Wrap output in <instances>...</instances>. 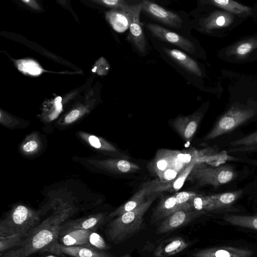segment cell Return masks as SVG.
Returning a JSON list of instances; mask_svg holds the SVG:
<instances>
[{"label":"cell","mask_w":257,"mask_h":257,"mask_svg":"<svg viewBox=\"0 0 257 257\" xmlns=\"http://www.w3.org/2000/svg\"><path fill=\"white\" fill-rule=\"evenodd\" d=\"M69 209L58 210L34 227L17 247L4 252L1 257H30L45 246L58 240L63 222L70 216Z\"/></svg>","instance_id":"6da1fadb"},{"label":"cell","mask_w":257,"mask_h":257,"mask_svg":"<svg viewBox=\"0 0 257 257\" xmlns=\"http://www.w3.org/2000/svg\"><path fill=\"white\" fill-rule=\"evenodd\" d=\"M158 194L148 197L135 209L127 211L107 225L105 231L107 239L113 243H119L139 231L144 222L145 213L157 198Z\"/></svg>","instance_id":"7a4b0ae2"},{"label":"cell","mask_w":257,"mask_h":257,"mask_svg":"<svg viewBox=\"0 0 257 257\" xmlns=\"http://www.w3.org/2000/svg\"><path fill=\"white\" fill-rule=\"evenodd\" d=\"M235 176L236 173L230 166L215 167L198 162L187 179L200 186L210 185L218 187L230 182Z\"/></svg>","instance_id":"3957f363"},{"label":"cell","mask_w":257,"mask_h":257,"mask_svg":"<svg viewBox=\"0 0 257 257\" xmlns=\"http://www.w3.org/2000/svg\"><path fill=\"white\" fill-rule=\"evenodd\" d=\"M38 216L23 205L14 208L0 223V237L28 233L39 222Z\"/></svg>","instance_id":"277c9868"},{"label":"cell","mask_w":257,"mask_h":257,"mask_svg":"<svg viewBox=\"0 0 257 257\" xmlns=\"http://www.w3.org/2000/svg\"><path fill=\"white\" fill-rule=\"evenodd\" d=\"M254 115L252 109L237 104H234L220 117L204 139L210 140L228 133L250 119Z\"/></svg>","instance_id":"5b68a950"},{"label":"cell","mask_w":257,"mask_h":257,"mask_svg":"<svg viewBox=\"0 0 257 257\" xmlns=\"http://www.w3.org/2000/svg\"><path fill=\"white\" fill-rule=\"evenodd\" d=\"M41 252H48L61 257H111L106 252L86 247L65 246L57 240L45 246Z\"/></svg>","instance_id":"8992f818"},{"label":"cell","mask_w":257,"mask_h":257,"mask_svg":"<svg viewBox=\"0 0 257 257\" xmlns=\"http://www.w3.org/2000/svg\"><path fill=\"white\" fill-rule=\"evenodd\" d=\"M142 11L156 21L169 27L180 28L183 23L179 15L168 11L157 4L145 0L140 3Z\"/></svg>","instance_id":"52a82bcc"},{"label":"cell","mask_w":257,"mask_h":257,"mask_svg":"<svg viewBox=\"0 0 257 257\" xmlns=\"http://www.w3.org/2000/svg\"><path fill=\"white\" fill-rule=\"evenodd\" d=\"M146 27L154 37L157 39L176 45L189 53H194V44L183 36L157 24H148Z\"/></svg>","instance_id":"ba28073f"},{"label":"cell","mask_w":257,"mask_h":257,"mask_svg":"<svg viewBox=\"0 0 257 257\" xmlns=\"http://www.w3.org/2000/svg\"><path fill=\"white\" fill-rule=\"evenodd\" d=\"M206 213L195 210H179L165 218L156 229L157 234L164 233L175 230Z\"/></svg>","instance_id":"9c48e42d"},{"label":"cell","mask_w":257,"mask_h":257,"mask_svg":"<svg viewBox=\"0 0 257 257\" xmlns=\"http://www.w3.org/2000/svg\"><path fill=\"white\" fill-rule=\"evenodd\" d=\"M138 4L129 5L119 10H113L106 14V18L112 27L118 33H123L129 29Z\"/></svg>","instance_id":"30bf717a"},{"label":"cell","mask_w":257,"mask_h":257,"mask_svg":"<svg viewBox=\"0 0 257 257\" xmlns=\"http://www.w3.org/2000/svg\"><path fill=\"white\" fill-rule=\"evenodd\" d=\"M203 114L195 112L188 116H180L172 122L173 126L182 138L188 141L195 134Z\"/></svg>","instance_id":"8fae6325"},{"label":"cell","mask_w":257,"mask_h":257,"mask_svg":"<svg viewBox=\"0 0 257 257\" xmlns=\"http://www.w3.org/2000/svg\"><path fill=\"white\" fill-rule=\"evenodd\" d=\"M104 221L103 214H98L67 222L61 226L59 237L76 230L90 229L95 231L103 223Z\"/></svg>","instance_id":"7c38bea8"},{"label":"cell","mask_w":257,"mask_h":257,"mask_svg":"<svg viewBox=\"0 0 257 257\" xmlns=\"http://www.w3.org/2000/svg\"><path fill=\"white\" fill-rule=\"evenodd\" d=\"M157 180L148 182L144 185L127 201L119 206L117 209L111 213V217L119 216L123 213L131 211L144 202L146 197L152 195V191L154 187L159 183Z\"/></svg>","instance_id":"4fadbf2b"},{"label":"cell","mask_w":257,"mask_h":257,"mask_svg":"<svg viewBox=\"0 0 257 257\" xmlns=\"http://www.w3.org/2000/svg\"><path fill=\"white\" fill-rule=\"evenodd\" d=\"M251 250L231 246L216 247L201 249L194 252L193 257H250Z\"/></svg>","instance_id":"5bb4252c"},{"label":"cell","mask_w":257,"mask_h":257,"mask_svg":"<svg viewBox=\"0 0 257 257\" xmlns=\"http://www.w3.org/2000/svg\"><path fill=\"white\" fill-rule=\"evenodd\" d=\"M141 11L142 6L139 3L128 29V38L140 53H144L146 50L147 42L140 23V15Z\"/></svg>","instance_id":"9a60e30c"},{"label":"cell","mask_w":257,"mask_h":257,"mask_svg":"<svg viewBox=\"0 0 257 257\" xmlns=\"http://www.w3.org/2000/svg\"><path fill=\"white\" fill-rule=\"evenodd\" d=\"M189 244L180 236H173L161 242L156 247L154 255L156 257H168L185 249Z\"/></svg>","instance_id":"2e32d148"},{"label":"cell","mask_w":257,"mask_h":257,"mask_svg":"<svg viewBox=\"0 0 257 257\" xmlns=\"http://www.w3.org/2000/svg\"><path fill=\"white\" fill-rule=\"evenodd\" d=\"M234 19V16L227 12L214 11L202 20V29L209 32L214 29L225 28L230 25Z\"/></svg>","instance_id":"e0dca14e"},{"label":"cell","mask_w":257,"mask_h":257,"mask_svg":"<svg viewBox=\"0 0 257 257\" xmlns=\"http://www.w3.org/2000/svg\"><path fill=\"white\" fill-rule=\"evenodd\" d=\"M164 52L174 62L186 71L197 76H201L202 71L197 63L182 51L164 48Z\"/></svg>","instance_id":"ac0fdd59"},{"label":"cell","mask_w":257,"mask_h":257,"mask_svg":"<svg viewBox=\"0 0 257 257\" xmlns=\"http://www.w3.org/2000/svg\"><path fill=\"white\" fill-rule=\"evenodd\" d=\"M175 166L184 168L175 163L172 150L163 149L158 151L155 158L149 164L148 167L150 171L158 176L168 168Z\"/></svg>","instance_id":"d6986e66"},{"label":"cell","mask_w":257,"mask_h":257,"mask_svg":"<svg viewBox=\"0 0 257 257\" xmlns=\"http://www.w3.org/2000/svg\"><path fill=\"white\" fill-rule=\"evenodd\" d=\"M183 210L177 203L175 195L162 198L153 212L151 218L152 223L164 219L172 213Z\"/></svg>","instance_id":"ffe728a7"},{"label":"cell","mask_w":257,"mask_h":257,"mask_svg":"<svg viewBox=\"0 0 257 257\" xmlns=\"http://www.w3.org/2000/svg\"><path fill=\"white\" fill-rule=\"evenodd\" d=\"M197 162L198 161H194L185 166L176 178L170 183L162 184L159 182L153 189L152 195L158 194L163 191L173 192L180 190Z\"/></svg>","instance_id":"44dd1931"},{"label":"cell","mask_w":257,"mask_h":257,"mask_svg":"<svg viewBox=\"0 0 257 257\" xmlns=\"http://www.w3.org/2000/svg\"><path fill=\"white\" fill-rule=\"evenodd\" d=\"M93 231L90 229L74 230L59 237L58 240L60 243L65 246H79L94 249L89 242V235Z\"/></svg>","instance_id":"7402d4cb"},{"label":"cell","mask_w":257,"mask_h":257,"mask_svg":"<svg viewBox=\"0 0 257 257\" xmlns=\"http://www.w3.org/2000/svg\"><path fill=\"white\" fill-rule=\"evenodd\" d=\"M210 3L224 10L229 13L239 16H247L251 14V9L231 0H211Z\"/></svg>","instance_id":"603a6c76"},{"label":"cell","mask_w":257,"mask_h":257,"mask_svg":"<svg viewBox=\"0 0 257 257\" xmlns=\"http://www.w3.org/2000/svg\"><path fill=\"white\" fill-rule=\"evenodd\" d=\"M189 204L192 209L204 212L219 211L212 195L197 194L190 201Z\"/></svg>","instance_id":"cb8c5ba5"},{"label":"cell","mask_w":257,"mask_h":257,"mask_svg":"<svg viewBox=\"0 0 257 257\" xmlns=\"http://www.w3.org/2000/svg\"><path fill=\"white\" fill-rule=\"evenodd\" d=\"M205 151H172V155L176 163L184 167L194 161L200 162L206 154Z\"/></svg>","instance_id":"d4e9b609"},{"label":"cell","mask_w":257,"mask_h":257,"mask_svg":"<svg viewBox=\"0 0 257 257\" xmlns=\"http://www.w3.org/2000/svg\"><path fill=\"white\" fill-rule=\"evenodd\" d=\"M255 49H257V37L251 38L239 42L230 48L228 54L229 55L241 58L245 57Z\"/></svg>","instance_id":"484cf974"},{"label":"cell","mask_w":257,"mask_h":257,"mask_svg":"<svg viewBox=\"0 0 257 257\" xmlns=\"http://www.w3.org/2000/svg\"><path fill=\"white\" fill-rule=\"evenodd\" d=\"M241 190L224 192L211 195L219 211L228 209L230 206L240 196Z\"/></svg>","instance_id":"4316f807"},{"label":"cell","mask_w":257,"mask_h":257,"mask_svg":"<svg viewBox=\"0 0 257 257\" xmlns=\"http://www.w3.org/2000/svg\"><path fill=\"white\" fill-rule=\"evenodd\" d=\"M224 219L232 225L257 230V214L252 216L226 215Z\"/></svg>","instance_id":"83f0119b"},{"label":"cell","mask_w":257,"mask_h":257,"mask_svg":"<svg viewBox=\"0 0 257 257\" xmlns=\"http://www.w3.org/2000/svg\"><path fill=\"white\" fill-rule=\"evenodd\" d=\"M28 233H17L0 237V256L6 251L18 246L26 237Z\"/></svg>","instance_id":"f1b7e54d"},{"label":"cell","mask_w":257,"mask_h":257,"mask_svg":"<svg viewBox=\"0 0 257 257\" xmlns=\"http://www.w3.org/2000/svg\"><path fill=\"white\" fill-rule=\"evenodd\" d=\"M233 147H239L234 150L245 151L257 148V132L245 137L235 140L230 143Z\"/></svg>","instance_id":"f546056e"},{"label":"cell","mask_w":257,"mask_h":257,"mask_svg":"<svg viewBox=\"0 0 257 257\" xmlns=\"http://www.w3.org/2000/svg\"><path fill=\"white\" fill-rule=\"evenodd\" d=\"M197 194L193 192L187 191L180 192L174 194L179 207L181 210L186 211L193 210L191 208L189 202Z\"/></svg>","instance_id":"4dcf8cb0"},{"label":"cell","mask_w":257,"mask_h":257,"mask_svg":"<svg viewBox=\"0 0 257 257\" xmlns=\"http://www.w3.org/2000/svg\"><path fill=\"white\" fill-rule=\"evenodd\" d=\"M184 168L175 166L168 168L158 176L160 183L163 184L170 183L176 178Z\"/></svg>","instance_id":"1f68e13d"},{"label":"cell","mask_w":257,"mask_h":257,"mask_svg":"<svg viewBox=\"0 0 257 257\" xmlns=\"http://www.w3.org/2000/svg\"><path fill=\"white\" fill-rule=\"evenodd\" d=\"M19 69L25 73L31 75H39L42 72V69L35 62L32 60H24L18 64Z\"/></svg>","instance_id":"d6a6232c"},{"label":"cell","mask_w":257,"mask_h":257,"mask_svg":"<svg viewBox=\"0 0 257 257\" xmlns=\"http://www.w3.org/2000/svg\"><path fill=\"white\" fill-rule=\"evenodd\" d=\"M89 242L91 246L96 250L101 251L109 248L102 237L94 231L89 235Z\"/></svg>","instance_id":"836d02e7"},{"label":"cell","mask_w":257,"mask_h":257,"mask_svg":"<svg viewBox=\"0 0 257 257\" xmlns=\"http://www.w3.org/2000/svg\"><path fill=\"white\" fill-rule=\"evenodd\" d=\"M80 112L79 110L74 109L71 111L65 117V121L67 123H71L74 121L79 117Z\"/></svg>","instance_id":"e575fe53"},{"label":"cell","mask_w":257,"mask_h":257,"mask_svg":"<svg viewBox=\"0 0 257 257\" xmlns=\"http://www.w3.org/2000/svg\"><path fill=\"white\" fill-rule=\"evenodd\" d=\"M37 146L38 144L36 142L31 141L24 145L23 149L26 152H30L36 150Z\"/></svg>","instance_id":"d590c367"},{"label":"cell","mask_w":257,"mask_h":257,"mask_svg":"<svg viewBox=\"0 0 257 257\" xmlns=\"http://www.w3.org/2000/svg\"><path fill=\"white\" fill-rule=\"evenodd\" d=\"M88 140L89 143L93 147L98 149L101 147V143L97 137L94 136H90L88 138Z\"/></svg>","instance_id":"8d00e7d4"},{"label":"cell","mask_w":257,"mask_h":257,"mask_svg":"<svg viewBox=\"0 0 257 257\" xmlns=\"http://www.w3.org/2000/svg\"><path fill=\"white\" fill-rule=\"evenodd\" d=\"M61 100L62 99L60 96L56 97L55 99V106L58 112H60L62 108Z\"/></svg>","instance_id":"74e56055"},{"label":"cell","mask_w":257,"mask_h":257,"mask_svg":"<svg viewBox=\"0 0 257 257\" xmlns=\"http://www.w3.org/2000/svg\"><path fill=\"white\" fill-rule=\"evenodd\" d=\"M45 257H57V256H56V255H54L51 254V255H46Z\"/></svg>","instance_id":"f35d334b"},{"label":"cell","mask_w":257,"mask_h":257,"mask_svg":"<svg viewBox=\"0 0 257 257\" xmlns=\"http://www.w3.org/2000/svg\"><path fill=\"white\" fill-rule=\"evenodd\" d=\"M121 257H130V256H129V255H128V254H125V255H123V256H121Z\"/></svg>","instance_id":"ab89813d"}]
</instances>
